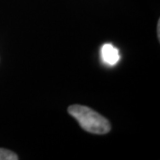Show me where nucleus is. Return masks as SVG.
<instances>
[{
  "label": "nucleus",
  "mask_w": 160,
  "mask_h": 160,
  "mask_svg": "<svg viewBox=\"0 0 160 160\" xmlns=\"http://www.w3.org/2000/svg\"><path fill=\"white\" fill-rule=\"evenodd\" d=\"M158 39L160 38V21H158Z\"/></svg>",
  "instance_id": "obj_4"
},
{
  "label": "nucleus",
  "mask_w": 160,
  "mask_h": 160,
  "mask_svg": "<svg viewBox=\"0 0 160 160\" xmlns=\"http://www.w3.org/2000/svg\"><path fill=\"white\" fill-rule=\"evenodd\" d=\"M19 158L14 152L9 149L0 148V160H18Z\"/></svg>",
  "instance_id": "obj_3"
},
{
  "label": "nucleus",
  "mask_w": 160,
  "mask_h": 160,
  "mask_svg": "<svg viewBox=\"0 0 160 160\" xmlns=\"http://www.w3.org/2000/svg\"><path fill=\"white\" fill-rule=\"evenodd\" d=\"M68 111L85 131L94 134H105L110 131L111 126L109 120L87 106L71 105Z\"/></svg>",
  "instance_id": "obj_1"
},
{
  "label": "nucleus",
  "mask_w": 160,
  "mask_h": 160,
  "mask_svg": "<svg viewBox=\"0 0 160 160\" xmlns=\"http://www.w3.org/2000/svg\"><path fill=\"white\" fill-rule=\"evenodd\" d=\"M101 55H102L103 62L108 64V65H110V66L116 65L120 60L118 50L110 44L103 45L101 49Z\"/></svg>",
  "instance_id": "obj_2"
}]
</instances>
